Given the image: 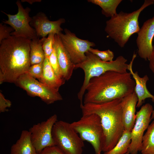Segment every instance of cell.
Listing matches in <instances>:
<instances>
[{
	"label": "cell",
	"instance_id": "6da1fadb",
	"mask_svg": "<svg viewBox=\"0 0 154 154\" xmlns=\"http://www.w3.org/2000/svg\"><path fill=\"white\" fill-rule=\"evenodd\" d=\"M129 72L108 71L91 78L86 88L83 104L100 103L122 99L134 92L135 83Z\"/></svg>",
	"mask_w": 154,
	"mask_h": 154
},
{
	"label": "cell",
	"instance_id": "7a4b0ae2",
	"mask_svg": "<svg viewBox=\"0 0 154 154\" xmlns=\"http://www.w3.org/2000/svg\"><path fill=\"white\" fill-rule=\"evenodd\" d=\"M121 100L118 99L100 103L80 104L82 115L94 114L100 118L103 131L101 148L104 153L115 146L125 130Z\"/></svg>",
	"mask_w": 154,
	"mask_h": 154
},
{
	"label": "cell",
	"instance_id": "3957f363",
	"mask_svg": "<svg viewBox=\"0 0 154 154\" xmlns=\"http://www.w3.org/2000/svg\"><path fill=\"white\" fill-rule=\"evenodd\" d=\"M31 40L11 36L0 43V73L4 82L15 83L31 66Z\"/></svg>",
	"mask_w": 154,
	"mask_h": 154
},
{
	"label": "cell",
	"instance_id": "277c9868",
	"mask_svg": "<svg viewBox=\"0 0 154 154\" xmlns=\"http://www.w3.org/2000/svg\"><path fill=\"white\" fill-rule=\"evenodd\" d=\"M154 3L153 0H145L135 11L129 13L121 11L111 17L106 22L105 31L107 37L113 39L121 47H124L130 37L140 30L138 19L141 12Z\"/></svg>",
	"mask_w": 154,
	"mask_h": 154
},
{
	"label": "cell",
	"instance_id": "5b68a950",
	"mask_svg": "<svg viewBox=\"0 0 154 154\" xmlns=\"http://www.w3.org/2000/svg\"><path fill=\"white\" fill-rule=\"evenodd\" d=\"M86 55V58L84 61L75 65V68H81L84 73V82L77 95L80 104L82 103L86 88L91 78L108 71L126 73L128 65L126 63L127 60L122 56H118L112 61L104 62L89 51Z\"/></svg>",
	"mask_w": 154,
	"mask_h": 154
},
{
	"label": "cell",
	"instance_id": "8992f818",
	"mask_svg": "<svg viewBox=\"0 0 154 154\" xmlns=\"http://www.w3.org/2000/svg\"><path fill=\"white\" fill-rule=\"evenodd\" d=\"M52 135L55 145L65 154H82L84 141L70 123L57 121L53 127Z\"/></svg>",
	"mask_w": 154,
	"mask_h": 154
},
{
	"label": "cell",
	"instance_id": "52a82bcc",
	"mask_svg": "<svg viewBox=\"0 0 154 154\" xmlns=\"http://www.w3.org/2000/svg\"><path fill=\"white\" fill-rule=\"evenodd\" d=\"M70 124L83 141L91 144L95 154H101L103 131L100 118L98 115L94 114L82 115L79 120Z\"/></svg>",
	"mask_w": 154,
	"mask_h": 154
},
{
	"label": "cell",
	"instance_id": "ba28073f",
	"mask_svg": "<svg viewBox=\"0 0 154 154\" xmlns=\"http://www.w3.org/2000/svg\"><path fill=\"white\" fill-rule=\"evenodd\" d=\"M32 97L37 96L47 104L62 100L58 91L38 81L27 73L20 76L15 83Z\"/></svg>",
	"mask_w": 154,
	"mask_h": 154
},
{
	"label": "cell",
	"instance_id": "9c48e42d",
	"mask_svg": "<svg viewBox=\"0 0 154 154\" xmlns=\"http://www.w3.org/2000/svg\"><path fill=\"white\" fill-rule=\"evenodd\" d=\"M16 3L18 8L16 14L12 15L1 11L8 18L7 20L3 19V23L9 25L14 30L11 35L31 40L37 38L35 29L30 25L32 20V17L29 16L31 9L29 7L24 8L19 0H17Z\"/></svg>",
	"mask_w": 154,
	"mask_h": 154
},
{
	"label": "cell",
	"instance_id": "30bf717a",
	"mask_svg": "<svg viewBox=\"0 0 154 154\" xmlns=\"http://www.w3.org/2000/svg\"><path fill=\"white\" fill-rule=\"evenodd\" d=\"M153 110L152 105L147 103L137 112L135 123L131 132V143L126 154H137L140 151L144 133L152 120Z\"/></svg>",
	"mask_w": 154,
	"mask_h": 154
},
{
	"label": "cell",
	"instance_id": "8fae6325",
	"mask_svg": "<svg viewBox=\"0 0 154 154\" xmlns=\"http://www.w3.org/2000/svg\"><path fill=\"white\" fill-rule=\"evenodd\" d=\"M64 31V33L61 32L58 35L72 61L75 65L82 62L86 58V53L92 47L95 46V44L79 38L67 29Z\"/></svg>",
	"mask_w": 154,
	"mask_h": 154
},
{
	"label": "cell",
	"instance_id": "7c38bea8",
	"mask_svg": "<svg viewBox=\"0 0 154 154\" xmlns=\"http://www.w3.org/2000/svg\"><path fill=\"white\" fill-rule=\"evenodd\" d=\"M57 118L56 115L54 114L46 121L34 125L29 129L32 142L38 154L45 148L55 145L52 131Z\"/></svg>",
	"mask_w": 154,
	"mask_h": 154
},
{
	"label": "cell",
	"instance_id": "4fadbf2b",
	"mask_svg": "<svg viewBox=\"0 0 154 154\" xmlns=\"http://www.w3.org/2000/svg\"><path fill=\"white\" fill-rule=\"evenodd\" d=\"M137 34L136 43L138 54L141 58L149 61L153 50L154 16L144 22Z\"/></svg>",
	"mask_w": 154,
	"mask_h": 154
},
{
	"label": "cell",
	"instance_id": "5bb4252c",
	"mask_svg": "<svg viewBox=\"0 0 154 154\" xmlns=\"http://www.w3.org/2000/svg\"><path fill=\"white\" fill-rule=\"evenodd\" d=\"M65 22L62 18L50 21L44 13L40 12L32 17L30 25L35 29L37 37L40 38L46 37L51 33L58 35L63 30L61 25Z\"/></svg>",
	"mask_w": 154,
	"mask_h": 154
},
{
	"label": "cell",
	"instance_id": "9a60e30c",
	"mask_svg": "<svg viewBox=\"0 0 154 154\" xmlns=\"http://www.w3.org/2000/svg\"><path fill=\"white\" fill-rule=\"evenodd\" d=\"M54 45L62 76L65 80H68L70 78L75 69V64L72 61L58 35H54Z\"/></svg>",
	"mask_w": 154,
	"mask_h": 154
},
{
	"label": "cell",
	"instance_id": "2e32d148",
	"mask_svg": "<svg viewBox=\"0 0 154 154\" xmlns=\"http://www.w3.org/2000/svg\"><path fill=\"white\" fill-rule=\"evenodd\" d=\"M136 56V54L134 52L131 60L130 63L128 64L127 70H129L135 82L134 92L138 99L136 107L139 108L142 106L143 102L147 98L151 99L154 102V95L151 94L147 87V83L149 79L148 76L145 75L141 77L139 75L137 72H134L133 71V64Z\"/></svg>",
	"mask_w": 154,
	"mask_h": 154
},
{
	"label": "cell",
	"instance_id": "e0dca14e",
	"mask_svg": "<svg viewBox=\"0 0 154 154\" xmlns=\"http://www.w3.org/2000/svg\"><path fill=\"white\" fill-rule=\"evenodd\" d=\"M138 101V98L135 92L121 99L122 119L125 130L131 131L133 127Z\"/></svg>",
	"mask_w": 154,
	"mask_h": 154
},
{
	"label": "cell",
	"instance_id": "ac0fdd59",
	"mask_svg": "<svg viewBox=\"0 0 154 154\" xmlns=\"http://www.w3.org/2000/svg\"><path fill=\"white\" fill-rule=\"evenodd\" d=\"M11 154H38L32 143L29 131H22L19 138L11 147Z\"/></svg>",
	"mask_w": 154,
	"mask_h": 154
},
{
	"label": "cell",
	"instance_id": "d6986e66",
	"mask_svg": "<svg viewBox=\"0 0 154 154\" xmlns=\"http://www.w3.org/2000/svg\"><path fill=\"white\" fill-rule=\"evenodd\" d=\"M43 64L42 76L39 81L58 91L65 80L60 79L56 76L50 64L48 57H45Z\"/></svg>",
	"mask_w": 154,
	"mask_h": 154
},
{
	"label": "cell",
	"instance_id": "ffe728a7",
	"mask_svg": "<svg viewBox=\"0 0 154 154\" xmlns=\"http://www.w3.org/2000/svg\"><path fill=\"white\" fill-rule=\"evenodd\" d=\"M43 38H37L31 40L30 44L31 66L43 62L45 56L42 48Z\"/></svg>",
	"mask_w": 154,
	"mask_h": 154
},
{
	"label": "cell",
	"instance_id": "44dd1931",
	"mask_svg": "<svg viewBox=\"0 0 154 154\" xmlns=\"http://www.w3.org/2000/svg\"><path fill=\"white\" fill-rule=\"evenodd\" d=\"M122 0H89L88 2L99 6L102 13L106 17H112L116 14V9Z\"/></svg>",
	"mask_w": 154,
	"mask_h": 154
},
{
	"label": "cell",
	"instance_id": "7402d4cb",
	"mask_svg": "<svg viewBox=\"0 0 154 154\" xmlns=\"http://www.w3.org/2000/svg\"><path fill=\"white\" fill-rule=\"evenodd\" d=\"M140 151L141 154H154V120L143 136Z\"/></svg>",
	"mask_w": 154,
	"mask_h": 154
},
{
	"label": "cell",
	"instance_id": "603a6c76",
	"mask_svg": "<svg viewBox=\"0 0 154 154\" xmlns=\"http://www.w3.org/2000/svg\"><path fill=\"white\" fill-rule=\"evenodd\" d=\"M131 131L125 130L118 142L111 150L104 154H126L131 141Z\"/></svg>",
	"mask_w": 154,
	"mask_h": 154
},
{
	"label": "cell",
	"instance_id": "cb8c5ba5",
	"mask_svg": "<svg viewBox=\"0 0 154 154\" xmlns=\"http://www.w3.org/2000/svg\"><path fill=\"white\" fill-rule=\"evenodd\" d=\"M54 33L49 34L47 37L43 38L42 48L45 57H49L54 49Z\"/></svg>",
	"mask_w": 154,
	"mask_h": 154
},
{
	"label": "cell",
	"instance_id": "d4e9b609",
	"mask_svg": "<svg viewBox=\"0 0 154 154\" xmlns=\"http://www.w3.org/2000/svg\"><path fill=\"white\" fill-rule=\"evenodd\" d=\"M98 56L101 60L104 62H112L114 57V52L110 49L101 51L98 49L91 48L89 51Z\"/></svg>",
	"mask_w": 154,
	"mask_h": 154
},
{
	"label": "cell",
	"instance_id": "484cf974",
	"mask_svg": "<svg viewBox=\"0 0 154 154\" xmlns=\"http://www.w3.org/2000/svg\"><path fill=\"white\" fill-rule=\"evenodd\" d=\"M48 59L50 64L57 77L60 79L65 80L62 76L58 64L54 45L53 51L49 57Z\"/></svg>",
	"mask_w": 154,
	"mask_h": 154
},
{
	"label": "cell",
	"instance_id": "4316f807",
	"mask_svg": "<svg viewBox=\"0 0 154 154\" xmlns=\"http://www.w3.org/2000/svg\"><path fill=\"white\" fill-rule=\"evenodd\" d=\"M43 62L30 66L26 73L39 80L42 77L43 71Z\"/></svg>",
	"mask_w": 154,
	"mask_h": 154
},
{
	"label": "cell",
	"instance_id": "83f0119b",
	"mask_svg": "<svg viewBox=\"0 0 154 154\" xmlns=\"http://www.w3.org/2000/svg\"><path fill=\"white\" fill-rule=\"evenodd\" d=\"M14 31L11 26H8L5 24L0 23V43L4 40L10 37L11 33Z\"/></svg>",
	"mask_w": 154,
	"mask_h": 154
},
{
	"label": "cell",
	"instance_id": "f1b7e54d",
	"mask_svg": "<svg viewBox=\"0 0 154 154\" xmlns=\"http://www.w3.org/2000/svg\"><path fill=\"white\" fill-rule=\"evenodd\" d=\"M12 104L11 101L5 98L3 95L0 93V112H3L7 111V108L10 107Z\"/></svg>",
	"mask_w": 154,
	"mask_h": 154
},
{
	"label": "cell",
	"instance_id": "f546056e",
	"mask_svg": "<svg viewBox=\"0 0 154 154\" xmlns=\"http://www.w3.org/2000/svg\"><path fill=\"white\" fill-rule=\"evenodd\" d=\"M39 154H65L57 146L54 145L46 147Z\"/></svg>",
	"mask_w": 154,
	"mask_h": 154
},
{
	"label": "cell",
	"instance_id": "4dcf8cb0",
	"mask_svg": "<svg viewBox=\"0 0 154 154\" xmlns=\"http://www.w3.org/2000/svg\"><path fill=\"white\" fill-rule=\"evenodd\" d=\"M149 61V68L154 74V45L153 46L152 53Z\"/></svg>",
	"mask_w": 154,
	"mask_h": 154
},
{
	"label": "cell",
	"instance_id": "1f68e13d",
	"mask_svg": "<svg viewBox=\"0 0 154 154\" xmlns=\"http://www.w3.org/2000/svg\"><path fill=\"white\" fill-rule=\"evenodd\" d=\"M21 1L22 2H27L29 3V4H32L34 2H40L41 1L40 0H21Z\"/></svg>",
	"mask_w": 154,
	"mask_h": 154
},
{
	"label": "cell",
	"instance_id": "d6a6232c",
	"mask_svg": "<svg viewBox=\"0 0 154 154\" xmlns=\"http://www.w3.org/2000/svg\"><path fill=\"white\" fill-rule=\"evenodd\" d=\"M151 119H154V110H153L152 113Z\"/></svg>",
	"mask_w": 154,
	"mask_h": 154
}]
</instances>
